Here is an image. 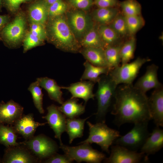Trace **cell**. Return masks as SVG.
Instances as JSON below:
<instances>
[{
  "mask_svg": "<svg viewBox=\"0 0 163 163\" xmlns=\"http://www.w3.org/2000/svg\"><path fill=\"white\" fill-rule=\"evenodd\" d=\"M95 94L97 101V109L94 114L99 121L105 122L106 115L118 86L108 74L100 76Z\"/></svg>",
  "mask_w": 163,
  "mask_h": 163,
  "instance_id": "277c9868",
  "label": "cell"
},
{
  "mask_svg": "<svg viewBox=\"0 0 163 163\" xmlns=\"http://www.w3.org/2000/svg\"><path fill=\"white\" fill-rule=\"evenodd\" d=\"M148 103L151 119L156 126H163V86L155 89L148 98Z\"/></svg>",
  "mask_w": 163,
  "mask_h": 163,
  "instance_id": "5bb4252c",
  "label": "cell"
},
{
  "mask_svg": "<svg viewBox=\"0 0 163 163\" xmlns=\"http://www.w3.org/2000/svg\"><path fill=\"white\" fill-rule=\"evenodd\" d=\"M89 118H66V132L69 137V144L72 143L75 139L83 136L85 123Z\"/></svg>",
  "mask_w": 163,
  "mask_h": 163,
  "instance_id": "cb8c5ba5",
  "label": "cell"
},
{
  "mask_svg": "<svg viewBox=\"0 0 163 163\" xmlns=\"http://www.w3.org/2000/svg\"><path fill=\"white\" fill-rule=\"evenodd\" d=\"M122 39L129 36L124 16L119 13L108 25Z\"/></svg>",
  "mask_w": 163,
  "mask_h": 163,
  "instance_id": "836d02e7",
  "label": "cell"
},
{
  "mask_svg": "<svg viewBox=\"0 0 163 163\" xmlns=\"http://www.w3.org/2000/svg\"><path fill=\"white\" fill-rule=\"evenodd\" d=\"M87 123L89 128L88 136L78 144L94 143L99 145L103 151L110 153V147L121 136L120 132L109 127L104 121H99L95 124L87 121Z\"/></svg>",
  "mask_w": 163,
  "mask_h": 163,
  "instance_id": "3957f363",
  "label": "cell"
},
{
  "mask_svg": "<svg viewBox=\"0 0 163 163\" xmlns=\"http://www.w3.org/2000/svg\"><path fill=\"white\" fill-rule=\"evenodd\" d=\"M3 0H0V10H1L2 5H3Z\"/></svg>",
  "mask_w": 163,
  "mask_h": 163,
  "instance_id": "f6af8a7d",
  "label": "cell"
},
{
  "mask_svg": "<svg viewBox=\"0 0 163 163\" xmlns=\"http://www.w3.org/2000/svg\"><path fill=\"white\" fill-rule=\"evenodd\" d=\"M73 161L65 154H59L56 153L44 161L46 163H70Z\"/></svg>",
  "mask_w": 163,
  "mask_h": 163,
  "instance_id": "ab89813d",
  "label": "cell"
},
{
  "mask_svg": "<svg viewBox=\"0 0 163 163\" xmlns=\"http://www.w3.org/2000/svg\"><path fill=\"white\" fill-rule=\"evenodd\" d=\"M28 90L30 92L35 106L40 114H43L44 111L43 107V94L38 82L31 83Z\"/></svg>",
  "mask_w": 163,
  "mask_h": 163,
  "instance_id": "1f68e13d",
  "label": "cell"
},
{
  "mask_svg": "<svg viewBox=\"0 0 163 163\" xmlns=\"http://www.w3.org/2000/svg\"><path fill=\"white\" fill-rule=\"evenodd\" d=\"M82 48H105L95 24L79 40Z\"/></svg>",
  "mask_w": 163,
  "mask_h": 163,
  "instance_id": "83f0119b",
  "label": "cell"
},
{
  "mask_svg": "<svg viewBox=\"0 0 163 163\" xmlns=\"http://www.w3.org/2000/svg\"><path fill=\"white\" fill-rule=\"evenodd\" d=\"M43 41L29 32L26 36L23 41L24 52L26 53L34 47L42 45Z\"/></svg>",
  "mask_w": 163,
  "mask_h": 163,
  "instance_id": "74e56055",
  "label": "cell"
},
{
  "mask_svg": "<svg viewBox=\"0 0 163 163\" xmlns=\"http://www.w3.org/2000/svg\"><path fill=\"white\" fill-rule=\"evenodd\" d=\"M119 6L125 16L141 15V6L136 0H125L119 2Z\"/></svg>",
  "mask_w": 163,
  "mask_h": 163,
  "instance_id": "d6a6232c",
  "label": "cell"
},
{
  "mask_svg": "<svg viewBox=\"0 0 163 163\" xmlns=\"http://www.w3.org/2000/svg\"><path fill=\"white\" fill-rule=\"evenodd\" d=\"M34 0H3V5L10 11L15 12L19 9L22 4Z\"/></svg>",
  "mask_w": 163,
  "mask_h": 163,
  "instance_id": "60d3db41",
  "label": "cell"
},
{
  "mask_svg": "<svg viewBox=\"0 0 163 163\" xmlns=\"http://www.w3.org/2000/svg\"><path fill=\"white\" fill-rule=\"evenodd\" d=\"M114 97L111 113L114 116V122L118 127L126 123L149 122L151 119L148 97L133 84L117 87Z\"/></svg>",
  "mask_w": 163,
  "mask_h": 163,
  "instance_id": "6da1fadb",
  "label": "cell"
},
{
  "mask_svg": "<svg viewBox=\"0 0 163 163\" xmlns=\"http://www.w3.org/2000/svg\"><path fill=\"white\" fill-rule=\"evenodd\" d=\"M9 18L8 15H0V29L4 27L5 25L8 23Z\"/></svg>",
  "mask_w": 163,
  "mask_h": 163,
  "instance_id": "7bdbcfd3",
  "label": "cell"
},
{
  "mask_svg": "<svg viewBox=\"0 0 163 163\" xmlns=\"http://www.w3.org/2000/svg\"><path fill=\"white\" fill-rule=\"evenodd\" d=\"M80 144L76 146H71L62 143L60 145L59 148L73 161H75L78 163H100L106 158L104 153L94 149L90 144Z\"/></svg>",
  "mask_w": 163,
  "mask_h": 163,
  "instance_id": "5b68a950",
  "label": "cell"
},
{
  "mask_svg": "<svg viewBox=\"0 0 163 163\" xmlns=\"http://www.w3.org/2000/svg\"><path fill=\"white\" fill-rule=\"evenodd\" d=\"M69 9L65 0H58L48 6V17L54 18L64 15Z\"/></svg>",
  "mask_w": 163,
  "mask_h": 163,
  "instance_id": "d590c367",
  "label": "cell"
},
{
  "mask_svg": "<svg viewBox=\"0 0 163 163\" xmlns=\"http://www.w3.org/2000/svg\"><path fill=\"white\" fill-rule=\"evenodd\" d=\"M38 159L34 156L27 148L16 146L6 147L2 162L5 163H32L38 162Z\"/></svg>",
  "mask_w": 163,
  "mask_h": 163,
  "instance_id": "4fadbf2b",
  "label": "cell"
},
{
  "mask_svg": "<svg viewBox=\"0 0 163 163\" xmlns=\"http://www.w3.org/2000/svg\"><path fill=\"white\" fill-rule=\"evenodd\" d=\"M85 71L82 76L81 81L88 80L94 83L97 82L102 75H107L110 70L106 67L94 66L86 60L83 64Z\"/></svg>",
  "mask_w": 163,
  "mask_h": 163,
  "instance_id": "4316f807",
  "label": "cell"
},
{
  "mask_svg": "<svg viewBox=\"0 0 163 163\" xmlns=\"http://www.w3.org/2000/svg\"><path fill=\"white\" fill-rule=\"evenodd\" d=\"M150 61L148 58L139 57L132 62L113 68L108 74L117 85L120 84H132L142 66Z\"/></svg>",
  "mask_w": 163,
  "mask_h": 163,
  "instance_id": "8992f818",
  "label": "cell"
},
{
  "mask_svg": "<svg viewBox=\"0 0 163 163\" xmlns=\"http://www.w3.org/2000/svg\"><path fill=\"white\" fill-rule=\"evenodd\" d=\"M163 146V130L156 126L140 148V152L148 157L159 151Z\"/></svg>",
  "mask_w": 163,
  "mask_h": 163,
  "instance_id": "d6986e66",
  "label": "cell"
},
{
  "mask_svg": "<svg viewBox=\"0 0 163 163\" xmlns=\"http://www.w3.org/2000/svg\"><path fill=\"white\" fill-rule=\"evenodd\" d=\"M79 53L92 65L97 66L108 67L104 50L102 48H82Z\"/></svg>",
  "mask_w": 163,
  "mask_h": 163,
  "instance_id": "7402d4cb",
  "label": "cell"
},
{
  "mask_svg": "<svg viewBox=\"0 0 163 163\" xmlns=\"http://www.w3.org/2000/svg\"><path fill=\"white\" fill-rule=\"evenodd\" d=\"M58 107L59 110L66 118H76L85 111V106L79 104L76 98H70Z\"/></svg>",
  "mask_w": 163,
  "mask_h": 163,
  "instance_id": "d4e9b609",
  "label": "cell"
},
{
  "mask_svg": "<svg viewBox=\"0 0 163 163\" xmlns=\"http://www.w3.org/2000/svg\"><path fill=\"white\" fill-rule=\"evenodd\" d=\"M16 133L12 126L0 125V143L6 147L19 145Z\"/></svg>",
  "mask_w": 163,
  "mask_h": 163,
  "instance_id": "f546056e",
  "label": "cell"
},
{
  "mask_svg": "<svg viewBox=\"0 0 163 163\" xmlns=\"http://www.w3.org/2000/svg\"><path fill=\"white\" fill-rule=\"evenodd\" d=\"M158 67L155 64L148 66L145 73L138 79L134 86L145 94L152 89H155L162 86L158 78Z\"/></svg>",
  "mask_w": 163,
  "mask_h": 163,
  "instance_id": "2e32d148",
  "label": "cell"
},
{
  "mask_svg": "<svg viewBox=\"0 0 163 163\" xmlns=\"http://www.w3.org/2000/svg\"><path fill=\"white\" fill-rule=\"evenodd\" d=\"M24 108L11 100L0 103V125H13L22 115Z\"/></svg>",
  "mask_w": 163,
  "mask_h": 163,
  "instance_id": "9a60e30c",
  "label": "cell"
},
{
  "mask_svg": "<svg viewBox=\"0 0 163 163\" xmlns=\"http://www.w3.org/2000/svg\"><path fill=\"white\" fill-rule=\"evenodd\" d=\"M47 123L35 121L33 114L29 113L22 115L13 124V127L16 133L28 139L34 136L37 127L44 126Z\"/></svg>",
  "mask_w": 163,
  "mask_h": 163,
  "instance_id": "e0dca14e",
  "label": "cell"
},
{
  "mask_svg": "<svg viewBox=\"0 0 163 163\" xmlns=\"http://www.w3.org/2000/svg\"><path fill=\"white\" fill-rule=\"evenodd\" d=\"M117 7L97 8L94 10L91 16L94 23L108 25L119 13Z\"/></svg>",
  "mask_w": 163,
  "mask_h": 163,
  "instance_id": "603a6c76",
  "label": "cell"
},
{
  "mask_svg": "<svg viewBox=\"0 0 163 163\" xmlns=\"http://www.w3.org/2000/svg\"><path fill=\"white\" fill-rule=\"evenodd\" d=\"M94 5L97 8L117 7L119 6L118 0H93Z\"/></svg>",
  "mask_w": 163,
  "mask_h": 163,
  "instance_id": "b9f144b4",
  "label": "cell"
},
{
  "mask_svg": "<svg viewBox=\"0 0 163 163\" xmlns=\"http://www.w3.org/2000/svg\"><path fill=\"white\" fill-rule=\"evenodd\" d=\"M136 45L134 36H131L129 40L123 43L120 52L121 65L129 62L133 58Z\"/></svg>",
  "mask_w": 163,
  "mask_h": 163,
  "instance_id": "4dcf8cb0",
  "label": "cell"
},
{
  "mask_svg": "<svg viewBox=\"0 0 163 163\" xmlns=\"http://www.w3.org/2000/svg\"><path fill=\"white\" fill-rule=\"evenodd\" d=\"M69 8L78 9L86 11L94 5L93 0H65Z\"/></svg>",
  "mask_w": 163,
  "mask_h": 163,
  "instance_id": "8d00e7d4",
  "label": "cell"
},
{
  "mask_svg": "<svg viewBox=\"0 0 163 163\" xmlns=\"http://www.w3.org/2000/svg\"><path fill=\"white\" fill-rule=\"evenodd\" d=\"M65 16L71 30L79 41L95 25L91 15L86 11L69 8Z\"/></svg>",
  "mask_w": 163,
  "mask_h": 163,
  "instance_id": "52a82bcc",
  "label": "cell"
},
{
  "mask_svg": "<svg viewBox=\"0 0 163 163\" xmlns=\"http://www.w3.org/2000/svg\"><path fill=\"white\" fill-rule=\"evenodd\" d=\"M96 27L105 48L123 43L121 41L122 38L109 25H99Z\"/></svg>",
  "mask_w": 163,
  "mask_h": 163,
  "instance_id": "484cf974",
  "label": "cell"
},
{
  "mask_svg": "<svg viewBox=\"0 0 163 163\" xmlns=\"http://www.w3.org/2000/svg\"><path fill=\"white\" fill-rule=\"evenodd\" d=\"M46 3L49 5L52 4L53 3L56 2L58 0H43Z\"/></svg>",
  "mask_w": 163,
  "mask_h": 163,
  "instance_id": "ee69618b",
  "label": "cell"
},
{
  "mask_svg": "<svg viewBox=\"0 0 163 163\" xmlns=\"http://www.w3.org/2000/svg\"><path fill=\"white\" fill-rule=\"evenodd\" d=\"M124 16L130 37L134 36L145 25V20L141 15Z\"/></svg>",
  "mask_w": 163,
  "mask_h": 163,
  "instance_id": "e575fe53",
  "label": "cell"
},
{
  "mask_svg": "<svg viewBox=\"0 0 163 163\" xmlns=\"http://www.w3.org/2000/svg\"><path fill=\"white\" fill-rule=\"evenodd\" d=\"M94 84L89 81H81L72 83L68 87H62V88L67 90L71 93V98L82 99L86 103L89 99H94L95 94L93 91Z\"/></svg>",
  "mask_w": 163,
  "mask_h": 163,
  "instance_id": "ac0fdd59",
  "label": "cell"
},
{
  "mask_svg": "<svg viewBox=\"0 0 163 163\" xmlns=\"http://www.w3.org/2000/svg\"><path fill=\"white\" fill-rule=\"evenodd\" d=\"M123 43L117 45L108 46L104 49L108 67L110 71L120 66L121 62L120 50Z\"/></svg>",
  "mask_w": 163,
  "mask_h": 163,
  "instance_id": "f1b7e54d",
  "label": "cell"
},
{
  "mask_svg": "<svg viewBox=\"0 0 163 163\" xmlns=\"http://www.w3.org/2000/svg\"><path fill=\"white\" fill-rule=\"evenodd\" d=\"M50 18L46 30L50 42L64 52L79 53L81 46L69 27L65 14Z\"/></svg>",
  "mask_w": 163,
  "mask_h": 163,
  "instance_id": "7a4b0ae2",
  "label": "cell"
},
{
  "mask_svg": "<svg viewBox=\"0 0 163 163\" xmlns=\"http://www.w3.org/2000/svg\"><path fill=\"white\" fill-rule=\"evenodd\" d=\"M107 163H139L147 162L148 157L144 153L131 150L123 146L116 144L111 147L110 156L106 158Z\"/></svg>",
  "mask_w": 163,
  "mask_h": 163,
  "instance_id": "8fae6325",
  "label": "cell"
},
{
  "mask_svg": "<svg viewBox=\"0 0 163 163\" xmlns=\"http://www.w3.org/2000/svg\"><path fill=\"white\" fill-rule=\"evenodd\" d=\"M20 143L25 146L38 159L49 158L57 152L59 147L54 140L43 134L34 136Z\"/></svg>",
  "mask_w": 163,
  "mask_h": 163,
  "instance_id": "9c48e42d",
  "label": "cell"
},
{
  "mask_svg": "<svg viewBox=\"0 0 163 163\" xmlns=\"http://www.w3.org/2000/svg\"><path fill=\"white\" fill-rule=\"evenodd\" d=\"M47 113L42 117L47 121L55 133V137L59 141L60 145L62 143L61 139L62 134L66 131V117L59 110L58 107L52 104L47 108Z\"/></svg>",
  "mask_w": 163,
  "mask_h": 163,
  "instance_id": "7c38bea8",
  "label": "cell"
},
{
  "mask_svg": "<svg viewBox=\"0 0 163 163\" xmlns=\"http://www.w3.org/2000/svg\"><path fill=\"white\" fill-rule=\"evenodd\" d=\"M26 26L25 17L20 13L13 21L5 26L2 30V36L6 43L11 46L18 45L24 36Z\"/></svg>",
  "mask_w": 163,
  "mask_h": 163,
  "instance_id": "30bf717a",
  "label": "cell"
},
{
  "mask_svg": "<svg viewBox=\"0 0 163 163\" xmlns=\"http://www.w3.org/2000/svg\"><path fill=\"white\" fill-rule=\"evenodd\" d=\"M36 80L40 87L46 91L51 100L61 104L63 103L61 90L62 87L59 86L54 80L47 77H41L37 78Z\"/></svg>",
  "mask_w": 163,
  "mask_h": 163,
  "instance_id": "ffe728a7",
  "label": "cell"
},
{
  "mask_svg": "<svg viewBox=\"0 0 163 163\" xmlns=\"http://www.w3.org/2000/svg\"><path fill=\"white\" fill-rule=\"evenodd\" d=\"M149 122L134 124L132 129L124 135L118 138L114 142L115 144L123 146L131 150L137 151L150 134L148 130Z\"/></svg>",
  "mask_w": 163,
  "mask_h": 163,
  "instance_id": "ba28073f",
  "label": "cell"
},
{
  "mask_svg": "<svg viewBox=\"0 0 163 163\" xmlns=\"http://www.w3.org/2000/svg\"><path fill=\"white\" fill-rule=\"evenodd\" d=\"M48 5L43 0H38L28 9L29 18L32 23L44 25L48 17Z\"/></svg>",
  "mask_w": 163,
  "mask_h": 163,
  "instance_id": "44dd1931",
  "label": "cell"
},
{
  "mask_svg": "<svg viewBox=\"0 0 163 163\" xmlns=\"http://www.w3.org/2000/svg\"><path fill=\"white\" fill-rule=\"evenodd\" d=\"M30 30V32L43 40L47 37L46 30L44 25L32 23Z\"/></svg>",
  "mask_w": 163,
  "mask_h": 163,
  "instance_id": "f35d334b",
  "label": "cell"
}]
</instances>
